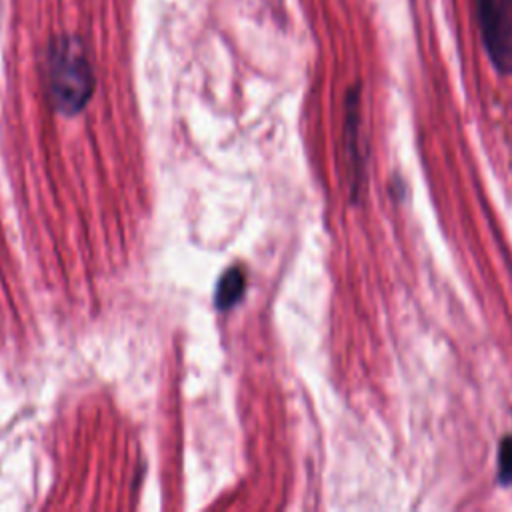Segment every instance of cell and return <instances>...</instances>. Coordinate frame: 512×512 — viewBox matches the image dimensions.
Instances as JSON below:
<instances>
[{"label":"cell","instance_id":"6da1fadb","mask_svg":"<svg viewBox=\"0 0 512 512\" xmlns=\"http://www.w3.org/2000/svg\"><path fill=\"white\" fill-rule=\"evenodd\" d=\"M48 92L62 114H78L94 92L92 64L74 36H58L50 44Z\"/></svg>","mask_w":512,"mask_h":512},{"label":"cell","instance_id":"7a4b0ae2","mask_svg":"<svg viewBox=\"0 0 512 512\" xmlns=\"http://www.w3.org/2000/svg\"><path fill=\"white\" fill-rule=\"evenodd\" d=\"M482 46L500 74H512V0H474Z\"/></svg>","mask_w":512,"mask_h":512},{"label":"cell","instance_id":"3957f363","mask_svg":"<svg viewBox=\"0 0 512 512\" xmlns=\"http://www.w3.org/2000/svg\"><path fill=\"white\" fill-rule=\"evenodd\" d=\"M360 96L358 88L354 86L348 96H346V120H344V138H346V154H348V164L352 168V180H354V190H358V184L362 182V160H360V150H358V118H360Z\"/></svg>","mask_w":512,"mask_h":512},{"label":"cell","instance_id":"277c9868","mask_svg":"<svg viewBox=\"0 0 512 512\" xmlns=\"http://www.w3.org/2000/svg\"><path fill=\"white\" fill-rule=\"evenodd\" d=\"M246 288V276L240 268H230L224 272V276L218 282L216 294H214V302L220 310L232 308L244 294Z\"/></svg>","mask_w":512,"mask_h":512},{"label":"cell","instance_id":"5b68a950","mask_svg":"<svg viewBox=\"0 0 512 512\" xmlns=\"http://www.w3.org/2000/svg\"><path fill=\"white\" fill-rule=\"evenodd\" d=\"M498 480H500V484H512V436H506L500 442Z\"/></svg>","mask_w":512,"mask_h":512}]
</instances>
